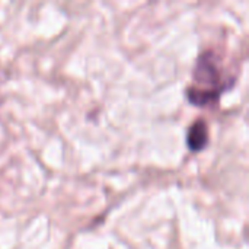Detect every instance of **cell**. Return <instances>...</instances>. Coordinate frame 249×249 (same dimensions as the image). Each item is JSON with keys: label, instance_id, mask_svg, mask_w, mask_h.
<instances>
[{"label": "cell", "instance_id": "obj_1", "mask_svg": "<svg viewBox=\"0 0 249 249\" xmlns=\"http://www.w3.org/2000/svg\"><path fill=\"white\" fill-rule=\"evenodd\" d=\"M194 83L187 89V99L196 107L213 105L222 93L235 85V77H228L214 51L207 50L197 58Z\"/></svg>", "mask_w": 249, "mask_h": 249}, {"label": "cell", "instance_id": "obj_2", "mask_svg": "<svg viewBox=\"0 0 249 249\" xmlns=\"http://www.w3.org/2000/svg\"><path fill=\"white\" fill-rule=\"evenodd\" d=\"M209 144V127L204 120H196L187 131V146L191 152L197 153Z\"/></svg>", "mask_w": 249, "mask_h": 249}]
</instances>
